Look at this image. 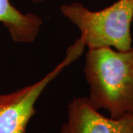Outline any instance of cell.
<instances>
[{
    "label": "cell",
    "instance_id": "cell-1",
    "mask_svg": "<svg viewBox=\"0 0 133 133\" xmlns=\"http://www.w3.org/2000/svg\"><path fill=\"white\" fill-rule=\"evenodd\" d=\"M84 72L87 98L95 109H105L113 118L133 115V45L124 51L88 49Z\"/></svg>",
    "mask_w": 133,
    "mask_h": 133
},
{
    "label": "cell",
    "instance_id": "cell-2",
    "mask_svg": "<svg viewBox=\"0 0 133 133\" xmlns=\"http://www.w3.org/2000/svg\"><path fill=\"white\" fill-rule=\"evenodd\" d=\"M60 10L80 30V38L88 49L113 48L124 51L132 48L133 0H118L98 11L72 2L62 5Z\"/></svg>",
    "mask_w": 133,
    "mask_h": 133
},
{
    "label": "cell",
    "instance_id": "cell-3",
    "mask_svg": "<svg viewBox=\"0 0 133 133\" xmlns=\"http://www.w3.org/2000/svg\"><path fill=\"white\" fill-rule=\"evenodd\" d=\"M86 48L81 38L67 48L65 57L41 80L8 94L0 95V133H28L30 119L35 115V105L48 84L66 66L76 61Z\"/></svg>",
    "mask_w": 133,
    "mask_h": 133
},
{
    "label": "cell",
    "instance_id": "cell-4",
    "mask_svg": "<svg viewBox=\"0 0 133 133\" xmlns=\"http://www.w3.org/2000/svg\"><path fill=\"white\" fill-rule=\"evenodd\" d=\"M59 133H133V115L106 117L87 97H75L67 104L66 120Z\"/></svg>",
    "mask_w": 133,
    "mask_h": 133
},
{
    "label": "cell",
    "instance_id": "cell-5",
    "mask_svg": "<svg viewBox=\"0 0 133 133\" xmlns=\"http://www.w3.org/2000/svg\"><path fill=\"white\" fill-rule=\"evenodd\" d=\"M0 22L7 28L16 43L33 42L43 24L42 19L39 16L19 11L10 0H0Z\"/></svg>",
    "mask_w": 133,
    "mask_h": 133
},
{
    "label": "cell",
    "instance_id": "cell-6",
    "mask_svg": "<svg viewBox=\"0 0 133 133\" xmlns=\"http://www.w3.org/2000/svg\"><path fill=\"white\" fill-rule=\"evenodd\" d=\"M30 1L33 2L34 3H40V2H42L44 1H45V0H30Z\"/></svg>",
    "mask_w": 133,
    "mask_h": 133
}]
</instances>
